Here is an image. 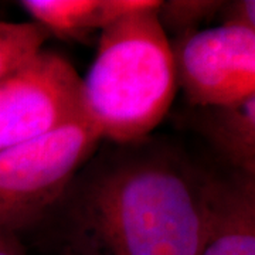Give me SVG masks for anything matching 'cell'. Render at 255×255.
Instances as JSON below:
<instances>
[{"label": "cell", "mask_w": 255, "mask_h": 255, "mask_svg": "<svg viewBox=\"0 0 255 255\" xmlns=\"http://www.w3.org/2000/svg\"><path fill=\"white\" fill-rule=\"evenodd\" d=\"M214 172L160 137L97 150L50 219L70 255H200Z\"/></svg>", "instance_id": "6da1fadb"}, {"label": "cell", "mask_w": 255, "mask_h": 255, "mask_svg": "<svg viewBox=\"0 0 255 255\" xmlns=\"http://www.w3.org/2000/svg\"><path fill=\"white\" fill-rule=\"evenodd\" d=\"M156 9L102 30L94 63L82 78L85 118L102 140H143L172 107L177 90L173 53Z\"/></svg>", "instance_id": "7a4b0ae2"}, {"label": "cell", "mask_w": 255, "mask_h": 255, "mask_svg": "<svg viewBox=\"0 0 255 255\" xmlns=\"http://www.w3.org/2000/svg\"><path fill=\"white\" fill-rule=\"evenodd\" d=\"M101 142L98 130L82 118L0 150V228L20 236L48 220Z\"/></svg>", "instance_id": "3957f363"}, {"label": "cell", "mask_w": 255, "mask_h": 255, "mask_svg": "<svg viewBox=\"0 0 255 255\" xmlns=\"http://www.w3.org/2000/svg\"><path fill=\"white\" fill-rule=\"evenodd\" d=\"M82 118V78L58 53L43 48L0 80V150Z\"/></svg>", "instance_id": "277c9868"}, {"label": "cell", "mask_w": 255, "mask_h": 255, "mask_svg": "<svg viewBox=\"0 0 255 255\" xmlns=\"http://www.w3.org/2000/svg\"><path fill=\"white\" fill-rule=\"evenodd\" d=\"M177 87L191 107L255 95V30L217 26L170 40Z\"/></svg>", "instance_id": "5b68a950"}, {"label": "cell", "mask_w": 255, "mask_h": 255, "mask_svg": "<svg viewBox=\"0 0 255 255\" xmlns=\"http://www.w3.org/2000/svg\"><path fill=\"white\" fill-rule=\"evenodd\" d=\"M200 255H255V176L230 169L214 173Z\"/></svg>", "instance_id": "8992f818"}, {"label": "cell", "mask_w": 255, "mask_h": 255, "mask_svg": "<svg viewBox=\"0 0 255 255\" xmlns=\"http://www.w3.org/2000/svg\"><path fill=\"white\" fill-rule=\"evenodd\" d=\"M182 118L227 169L255 176V95L224 105H189Z\"/></svg>", "instance_id": "52a82bcc"}, {"label": "cell", "mask_w": 255, "mask_h": 255, "mask_svg": "<svg viewBox=\"0 0 255 255\" xmlns=\"http://www.w3.org/2000/svg\"><path fill=\"white\" fill-rule=\"evenodd\" d=\"M160 0H23L20 7L33 21L60 37H82L105 30L133 13L153 10Z\"/></svg>", "instance_id": "ba28073f"}, {"label": "cell", "mask_w": 255, "mask_h": 255, "mask_svg": "<svg viewBox=\"0 0 255 255\" xmlns=\"http://www.w3.org/2000/svg\"><path fill=\"white\" fill-rule=\"evenodd\" d=\"M48 37L34 21H0V80L40 53Z\"/></svg>", "instance_id": "9c48e42d"}, {"label": "cell", "mask_w": 255, "mask_h": 255, "mask_svg": "<svg viewBox=\"0 0 255 255\" xmlns=\"http://www.w3.org/2000/svg\"><path fill=\"white\" fill-rule=\"evenodd\" d=\"M224 0H167L160 1L156 17L170 38L187 36L201 30V26L219 17Z\"/></svg>", "instance_id": "30bf717a"}, {"label": "cell", "mask_w": 255, "mask_h": 255, "mask_svg": "<svg viewBox=\"0 0 255 255\" xmlns=\"http://www.w3.org/2000/svg\"><path fill=\"white\" fill-rule=\"evenodd\" d=\"M219 18L221 26L255 30L254 0H228L223 1Z\"/></svg>", "instance_id": "8fae6325"}, {"label": "cell", "mask_w": 255, "mask_h": 255, "mask_svg": "<svg viewBox=\"0 0 255 255\" xmlns=\"http://www.w3.org/2000/svg\"><path fill=\"white\" fill-rule=\"evenodd\" d=\"M0 255H27L20 236L0 228Z\"/></svg>", "instance_id": "7c38bea8"}, {"label": "cell", "mask_w": 255, "mask_h": 255, "mask_svg": "<svg viewBox=\"0 0 255 255\" xmlns=\"http://www.w3.org/2000/svg\"><path fill=\"white\" fill-rule=\"evenodd\" d=\"M61 255H70V254H67V253H63V254H61Z\"/></svg>", "instance_id": "4fadbf2b"}]
</instances>
